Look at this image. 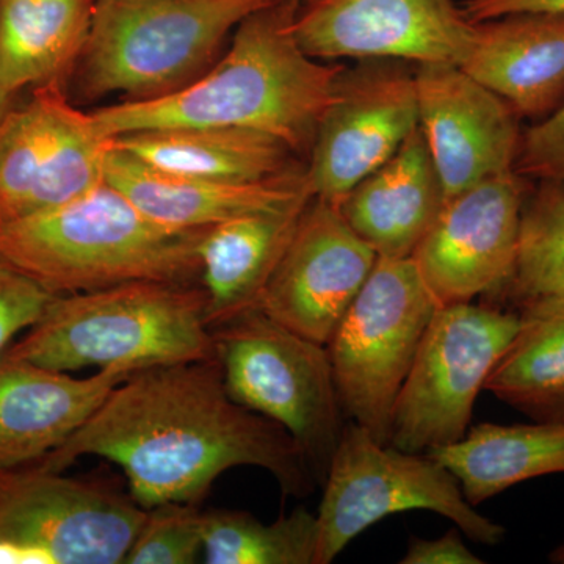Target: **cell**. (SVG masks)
I'll return each mask as SVG.
<instances>
[{
	"label": "cell",
	"instance_id": "obj_1",
	"mask_svg": "<svg viewBox=\"0 0 564 564\" xmlns=\"http://www.w3.org/2000/svg\"><path fill=\"white\" fill-rule=\"evenodd\" d=\"M87 455L118 464L147 510L199 503L239 466L269 470L285 496H307L315 485L288 430L234 402L217 358L129 375L65 444L32 466L63 473Z\"/></svg>",
	"mask_w": 564,
	"mask_h": 564
},
{
	"label": "cell",
	"instance_id": "obj_2",
	"mask_svg": "<svg viewBox=\"0 0 564 564\" xmlns=\"http://www.w3.org/2000/svg\"><path fill=\"white\" fill-rule=\"evenodd\" d=\"M302 0H276L240 22L202 77L150 101L91 111L107 139L170 128H236L269 133L307 161L345 65L303 51L295 35Z\"/></svg>",
	"mask_w": 564,
	"mask_h": 564
},
{
	"label": "cell",
	"instance_id": "obj_3",
	"mask_svg": "<svg viewBox=\"0 0 564 564\" xmlns=\"http://www.w3.org/2000/svg\"><path fill=\"white\" fill-rule=\"evenodd\" d=\"M207 229L152 220L110 184L0 225V256L54 295L135 281L191 282L202 274Z\"/></svg>",
	"mask_w": 564,
	"mask_h": 564
},
{
	"label": "cell",
	"instance_id": "obj_4",
	"mask_svg": "<svg viewBox=\"0 0 564 564\" xmlns=\"http://www.w3.org/2000/svg\"><path fill=\"white\" fill-rule=\"evenodd\" d=\"M206 307L203 285L192 282L135 281L57 295L6 352L58 372L206 361L215 358Z\"/></svg>",
	"mask_w": 564,
	"mask_h": 564
},
{
	"label": "cell",
	"instance_id": "obj_5",
	"mask_svg": "<svg viewBox=\"0 0 564 564\" xmlns=\"http://www.w3.org/2000/svg\"><path fill=\"white\" fill-rule=\"evenodd\" d=\"M276 0H95L82 55L87 98L150 101L202 77L240 22Z\"/></svg>",
	"mask_w": 564,
	"mask_h": 564
},
{
	"label": "cell",
	"instance_id": "obj_6",
	"mask_svg": "<svg viewBox=\"0 0 564 564\" xmlns=\"http://www.w3.org/2000/svg\"><path fill=\"white\" fill-rule=\"evenodd\" d=\"M212 333L234 402L288 430L323 485L347 423L326 345L256 310Z\"/></svg>",
	"mask_w": 564,
	"mask_h": 564
},
{
	"label": "cell",
	"instance_id": "obj_7",
	"mask_svg": "<svg viewBox=\"0 0 564 564\" xmlns=\"http://www.w3.org/2000/svg\"><path fill=\"white\" fill-rule=\"evenodd\" d=\"M322 486L317 564L333 563L369 527L403 511L444 516L475 543L497 545L505 536L502 525L467 502L443 463L380 443L352 421L345 423Z\"/></svg>",
	"mask_w": 564,
	"mask_h": 564
},
{
	"label": "cell",
	"instance_id": "obj_8",
	"mask_svg": "<svg viewBox=\"0 0 564 564\" xmlns=\"http://www.w3.org/2000/svg\"><path fill=\"white\" fill-rule=\"evenodd\" d=\"M413 259H378L329 340L344 413L389 444L393 410L434 313Z\"/></svg>",
	"mask_w": 564,
	"mask_h": 564
},
{
	"label": "cell",
	"instance_id": "obj_9",
	"mask_svg": "<svg viewBox=\"0 0 564 564\" xmlns=\"http://www.w3.org/2000/svg\"><path fill=\"white\" fill-rule=\"evenodd\" d=\"M518 326L519 313L496 304L437 307L397 399L389 444L429 454L459 443Z\"/></svg>",
	"mask_w": 564,
	"mask_h": 564
},
{
	"label": "cell",
	"instance_id": "obj_10",
	"mask_svg": "<svg viewBox=\"0 0 564 564\" xmlns=\"http://www.w3.org/2000/svg\"><path fill=\"white\" fill-rule=\"evenodd\" d=\"M107 139L62 84L33 88L0 121V225L61 207L106 182Z\"/></svg>",
	"mask_w": 564,
	"mask_h": 564
},
{
	"label": "cell",
	"instance_id": "obj_11",
	"mask_svg": "<svg viewBox=\"0 0 564 564\" xmlns=\"http://www.w3.org/2000/svg\"><path fill=\"white\" fill-rule=\"evenodd\" d=\"M148 510L107 486L36 466L0 470V538L52 564H120Z\"/></svg>",
	"mask_w": 564,
	"mask_h": 564
},
{
	"label": "cell",
	"instance_id": "obj_12",
	"mask_svg": "<svg viewBox=\"0 0 564 564\" xmlns=\"http://www.w3.org/2000/svg\"><path fill=\"white\" fill-rule=\"evenodd\" d=\"M417 128L413 63L369 58L344 66L306 161L313 195L339 206Z\"/></svg>",
	"mask_w": 564,
	"mask_h": 564
},
{
	"label": "cell",
	"instance_id": "obj_13",
	"mask_svg": "<svg viewBox=\"0 0 564 564\" xmlns=\"http://www.w3.org/2000/svg\"><path fill=\"white\" fill-rule=\"evenodd\" d=\"M529 180L511 172L445 202L411 256L437 306L499 300L513 273Z\"/></svg>",
	"mask_w": 564,
	"mask_h": 564
},
{
	"label": "cell",
	"instance_id": "obj_14",
	"mask_svg": "<svg viewBox=\"0 0 564 564\" xmlns=\"http://www.w3.org/2000/svg\"><path fill=\"white\" fill-rule=\"evenodd\" d=\"M300 46L317 61L392 58L462 66L475 22L454 0H317L295 21Z\"/></svg>",
	"mask_w": 564,
	"mask_h": 564
},
{
	"label": "cell",
	"instance_id": "obj_15",
	"mask_svg": "<svg viewBox=\"0 0 564 564\" xmlns=\"http://www.w3.org/2000/svg\"><path fill=\"white\" fill-rule=\"evenodd\" d=\"M377 261L339 207L313 196L256 311L328 345Z\"/></svg>",
	"mask_w": 564,
	"mask_h": 564
},
{
	"label": "cell",
	"instance_id": "obj_16",
	"mask_svg": "<svg viewBox=\"0 0 564 564\" xmlns=\"http://www.w3.org/2000/svg\"><path fill=\"white\" fill-rule=\"evenodd\" d=\"M419 128L443 182L445 202L514 172L521 120L513 107L454 63L415 65Z\"/></svg>",
	"mask_w": 564,
	"mask_h": 564
},
{
	"label": "cell",
	"instance_id": "obj_17",
	"mask_svg": "<svg viewBox=\"0 0 564 564\" xmlns=\"http://www.w3.org/2000/svg\"><path fill=\"white\" fill-rule=\"evenodd\" d=\"M132 370L88 378L0 355V470L32 466L61 447Z\"/></svg>",
	"mask_w": 564,
	"mask_h": 564
},
{
	"label": "cell",
	"instance_id": "obj_18",
	"mask_svg": "<svg viewBox=\"0 0 564 564\" xmlns=\"http://www.w3.org/2000/svg\"><path fill=\"white\" fill-rule=\"evenodd\" d=\"M106 182L152 220L177 229L212 228L245 215L282 210L314 196L306 163L265 181L203 180L154 169L115 148L111 139Z\"/></svg>",
	"mask_w": 564,
	"mask_h": 564
},
{
	"label": "cell",
	"instance_id": "obj_19",
	"mask_svg": "<svg viewBox=\"0 0 564 564\" xmlns=\"http://www.w3.org/2000/svg\"><path fill=\"white\" fill-rule=\"evenodd\" d=\"M462 68L519 117L543 120L564 101V17L513 13L475 22Z\"/></svg>",
	"mask_w": 564,
	"mask_h": 564
},
{
	"label": "cell",
	"instance_id": "obj_20",
	"mask_svg": "<svg viewBox=\"0 0 564 564\" xmlns=\"http://www.w3.org/2000/svg\"><path fill=\"white\" fill-rule=\"evenodd\" d=\"M444 204L443 182L417 128L337 207L378 259H411Z\"/></svg>",
	"mask_w": 564,
	"mask_h": 564
},
{
	"label": "cell",
	"instance_id": "obj_21",
	"mask_svg": "<svg viewBox=\"0 0 564 564\" xmlns=\"http://www.w3.org/2000/svg\"><path fill=\"white\" fill-rule=\"evenodd\" d=\"M313 196L282 210L245 215L212 226L199 245L210 329L256 310Z\"/></svg>",
	"mask_w": 564,
	"mask_h": 564
},
{
	"label": "cell",
	"instance_id": "obj_22",
	"mask_svg": "<svg viewBox=\"0 0 564 564\" xmlns=\"http://www.w3.org/2000/svg\"><path fill=\"white\" fill-rule=\"evenodd\" d=\"M111 144L162 172L214 181H265L306 163L269 133L236 128L154 129Z\"/></svg>",
	"mask_w": 564,
	"mask_h": 564
},
{
	"label": "cell",
	"instance_id": "obj_23",
	"mask_svg": "<svg viewBox=\"0 0 564 564\" xmlns=\"http://www.w3.org/2000/svg\"><path fill=\"white\" fill-rule=\"evenodd\" d=\"M95 0H0V90L62 84L90 39Z\"/></svg>",
	"mask_w": 564,
	"mask_h": 564
},
{
	"label": "cell",
	"instance_id": "obj_24",
	"mask_svg": "<svg viewBox=\"0 0 564 564\" xmlns=\"http://www.w3.org/2000/svg\"><path fill=\"white\" fill-rule=\"evenodd\" d=\"M477 505L533 478L564 474V422L480 423L459 443L429 452Z\"/></svg>",
	"mask_w": 564,
	"mask_h": 564
},
{
	"label": "cell",
	"instance_id": "obj_25",
	"mask_svg": "<svg viewBox=\"0 0 564 564\" xmlns=\"http://www.w3.org/2000/svg\"><path fill=\"white\" fill-rule=\"evenodd\" d=\"M518 313L485 391L534 422H564V296L529 300Z\"/></svg>",
	"mask_w": 564,
	"mask_h": 564
},
{
	"label": "cell",
	"instance_id": "obj_26",
	"mask_svg": "<svg viewBox=\"0 0 564 564\" xmlns=\"http://www.w3.org/2000/svg\"><path fill=\"white\" fill-rule=\"evenodd\" d=\"M317 514L296 508L272 524L247 511H204L207 564H317Z\"/></svg>",
	"mask_w": 564,
	"mask_h": 564
},
{
	"label": "cell",
	"instance_id": "obj_27",
	"mask_svg": "<svg viewBox=\"0 0 564 564\" xmlns=\"http://www.w3.org/2000/svg\"><path fill=\"white\" fill-rule=\"evenodd\" d=\"M564 296V181H540L527 193L513 273L499 300L522 304Z\"/></svg>",
	"mask_w": 564,
	"mask_h": 564
},
{
	"label": "cell",
	"instance_id": "obj_28",
	"mask_svg": "<svg viewBox=\"0 0 564 564\" xmlns=\"http://www.w3.org/2000/svg\"><path fill=\"white\" fill-rule=\"evenodd\" d=\"M204 555L199 503L170 502L148 510L126 564H192Z\"/></svg>",
	"mask_w": 564,
	"mask_h": 564
},
{
	"label": "cell",
	"instance_id": "obj_29",
	"mask_svg": "<svg viewBox=\"0 0 564 564\" xmlns=\"http://www.w3.org/2000/svg\"><path fill=\"white\" fill-rule=\"evenodd\" d=\"M55 296L0 256V355L43 317Z\"/></svg>",
	"mask_w": 564,
	"mask_h": 564
},
{
	"label": "cell",
	"instance_id": "obj_30",
	"mask_svg": "<svg viewBox=\"0 0 564 564\" xmlns=\"http://www.w3.org/2000/svg\"><path fill=\"white\" fill-rule=\"evenodd\" d=\"M514 173L529 181H564V101L522 131Z\"/></svg>",
	"mask_w": 564,
	"mask_h": 564
},
{
	"label": "cell",
	"instance_id": "obj_31",
	"mask_svg": "<svg viewBox=\"0 0 564 564\" xmlns=\"http://www.w3.org/2000/svg\"><path fill=\"white\" fill-rule=\"evenodd\" d=\"M402 564H481L484 560L464 544L458 527L448 530L437 540L411 536Z\"/></svg>",
	"mask_w": 564,
	"mask_h": 564
},
{
	"label": "cell",
	"instance_id": "obj_32",
	"mask_svg": "<svg viewBox=\"0 0 564 564\" xmlns=\"http://www.w3.org/2000/svg\"><path fill=\"white\" fill-rule=\"evenodd\" d=\"M462 9L473 22L513 13H551L564 17V0H466Z\"/></svg>",
	"mask_w": 564,
	"mask_h": 564
},
{
	"label": "cell",
	"instance_id": "obj_33",
	"mask_svg": "<svg viewBox=\"0 0 564 564\" xmlns=\"http://www.w3.org/2000/svg\"><path fill=\"white\" fill-rule=\"evenodd\" d=\"M0 564H52V560L39 549L0 538Z\"/></svg>",
	"mask_w": 564,
	"mask_h": 564
},
{
	"label": "cell",
	"instance_id": "obj_34",
	"mask_svg": "<svg viewBox=\"0 0 564 564\" xmlns=\"http://www.w3.org/2000/svg\"><path fill=\"white\" fill-rule=\"evenodd\" d=\"M14 96L7 95L6 91L0 90V121L6 117L7 111L13 107Z\"/></svg>",
	"mask_w": 564,
	"mask_h": 564
},
{
	"label": "cell",
	"instance_id": "obj_35",
	"mask_svg": "<svg viewBox=\"0 0 564 564\" xmlns=\"http://www.w3.org/2000/svg\"><path fill=\"white\" fill-rule=\"evenodd\" d=\"M549 560L555 564H564V544L558 545V547L549 555Z\"/></svg>",
	"mask_w": 564,
	"mask_h": 564
},
{
	"label": "cell",
	"instance_id": "obj_36",
	"mask_svg": "<svg viewBox=\"0 0 564 564\" xmlns=\"http://www.w3.org/2000/svg\"><path fill=\"white\" fill-rule=\"evenodd\" d=\"M303 6H307V3H314L317 2V0H302Z\"/></svg>",
	"mask_w": 564,
	"mask_h": 564
}]
</instances>
